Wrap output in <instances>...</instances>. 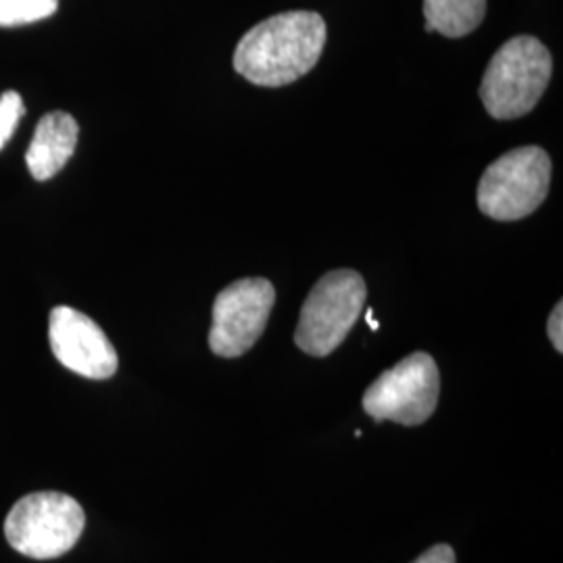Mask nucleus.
Returning a JSON list of instances; mask_svg holds the SVG:
<instances>
[{"label": "nucleus", "instance_id": "1", "mask_svg": "<svg viewBox=\"0 0 563 563\" xmlns=\"http://www.w3.org/2000/svg\"><path fill=\"white\" fill-rule=\"evenodd\" d=\"M325 36L320 13L288 11L274 15L242 36L234 51V69L255 86H288L318 65Z\"/></svg>", "mask_w": 563, "mask_h": 563}, {"label": "nucleus", "instance_id": "2", "mask_svg": "<svg viewBox=\"0 0 563 563\" xmlns=\"http://www.w3.org/2000/svg\"><path fill=\"white\" fill-rule=\"evenodd\" d=\"M551 74L553 59L543 42L532 36L505 42L484 71V109L495 120L522 118L543 99Z\"/></svg>", "mask_w": 563, "mask_h": 563}, {"label": "nucleus", "instance_id": "3", "mask_svg": "<svg viewBox=\"0 0 563 563\" xmlns=\"http://www.w3.org/2000/svg\"><path fill=\"white\" fill-rule=\"evenodd\" d=\"M86 526L81 505L63 493H32L11 507L4 520L9 544L32 560H57L80 541Z\"/></svg>", "mask_w": 563, "mask_h": 563}, {"label": "nucleus", "instance_id": "4", "mask_svg": "<svg viewBox=\"0 0 563 563\" xmlns=\"http://www.w3.org/2000/svg\"><path fill=\"white\" fill-rule=\"evenodd\" d=\"M367 299L365 280L353 269L322 276L302 302L295 342L311 357H325L341 346Z\"/></svg>", "mask_w": 563, "mask_h": 563}, {"label": "nucleus", "instance_id": "5", "mask_svg": "<svg viewBox=\"0 0 563 563\" xmlns=\"http://www.w3.org/2000/svg\"><path fill=\"white\" fill-rule=\"evenodd\" d=\"M551 159L541 146H522L490 163L478 184V207L497 222H516L543 205Z\"/></svg>", "mask_w": 563, "mask_h": 563}, {"label": "nucleus", "instance_id": "6", "mask_svg": "<svg viewBox=\"0 0 563 563\" xmlns=\"http://www.w3.org/2000/svg\"><path fill=\"white\" fill-rule=\"evenodd\" d=\"M441 395L439 365L428 353H413L372 383L363 395V409L376 422L420 426L426 422Z\"/></svg>", "mask_w": 563, "mask_h": 563}, {"label": "nucleus", "instance_id": "7", "mask_svg": "<svg viewBox=\"0 0 563 563\" xmlns=\"http://www.w3.org/2000/svg\"><path fill=\"white\" fill-rule=\"evenodd\" d=\"M274 302L276 288L265 278H244L223 288L213 302L211 351L223 360H234L251 351L262 339Z\"/></svg>", "mask_w": 563, "mask_h": 563}, {"label": "nucleus", "instance_id": "8", "mask_svg": "<svg viewBox=\"0 0 563 563\" xmlns=\"http://www.w3.org/2000/svg\"><path fill=\"white\" fill-rule=\"evenodd\" d=\"M48 341L60 365L88 380H107L118 372V351L101 325L74 307L59 305L48 318Z\"/></svg>", "mask_w": 563, "mask_h": 563}, {"label": "nucleus", "instance_id": "9", "mask_svg": "<svg viewBox=\"0 0 563 563\" xmlns=\"http://www.w3.org/2000/svg\"><path fill=\"white\" fill-rule=\"evenodd\" d=\"M80 125L65 111L46 113L34 132L25 153V165L34 180L46 181L57 176L76 153Z\"/></svg>", "mask_w": 563, "mask_h": 563}, {"label": "nucleus", "instance_id": "10", "mask_svg": "<svg viewBox=\"0 0 563 563\" xmlns=\"http://www.w3.org/2000/svg\"><path fill=\"white\" fill-rule=\"evenodd\" d=\"M486 15V0H423L426 32H439L446 38L472 34Z\"/></svg>", "mask_w": 563, "mask_h": 563}, {"label": "nucleus", "instance_id": "11", "mask_svg": "<svg viewBox=\"0 0 563 563\" xmlns=\"http://www.w3.org/2000/svg\"><path fill=\"white\" fill-rule=\"evenodd\" d=\"M59 0H0V25L13 27L55 15Z\"/></svg>", "mask_w": 563, "mask_h": 563}, {"label": "nucleus", "instance_id": "12", "mask_svg": "<svg viewBox=\"0 0 563 563\" xmlns=\"http://www.w3.org/2000/svg\"><path fill=\"white\" fill-rule=\"evenodd\" d=\"M25 115V104L20 97V92L15 90H7L0 97V151L4 148V144L13 136L18 123Z\"/></svg>", "mask_w": 563, "mask_h": 563}, {"label": "nucleus", "instance_id": "13", "mask_svg": "<svg viewBox=\"0 0 563 563\" xmlns=\"http://www.w3.org/2000/svg\"><path fill=\"white\" fill-rule=\"evenodd\" d=\"M563 305L562 301L555 305V309L551 311V316H549V325H547V332H549V339L553 342V346H555V351L558 353H562L563 351Z\"/></svg>", "mask_w": 563, "mask_h": 563}, {"label": "nucleus", "instance_id": "14", "mask_svg": "<svg viewBox=\"0 0 563 563\" xmlns=\"http://www.w3.org/2000/svg\"><path fill=\"white\" fill-rule=\"evenodd\" d=\"M413 563H455V551L449 544H434Z\"/></svg>", "mask_w": 563, "mask_h": 563}, {"label": "nucleus", "instance_id": "15", "mask_svg": "<svg viewBox=\"0 0 563 563\" xmlns=\"http://www.w3.org/2000/svg\"><path fill=\"white\" fill-rule=\"evenodd\" d=\"M367 323H369V328H372V330H378V328H380V323L374 320V311H372V309L367 311Z\"/></svg>", "mask_w": 563, "mask_h": 563}]
</instances>
